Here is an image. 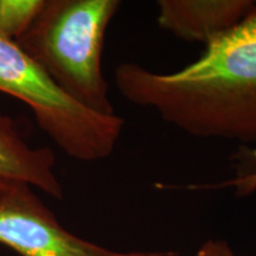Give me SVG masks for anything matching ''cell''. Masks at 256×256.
I'll return each instance as SVG.
<instances>
[{"label": "cell", "instance_id": "obj_1", "mask_svg": "<svg viewBox=\"0 0 256 256\" xmlns=\"http://www.w3.org/2000/svg\"><path fill=\"white\" fill-rule=\"evenodd\" d=\"M130 104L200 139L256 142V2L242 22L174 72L124 62L114 72Z\"/></svg>", "mask_w": 256, "mask_h": 256}, {"label": "cell", "instance_id": "obj_2", "mask_svg": "<svg viewBox=\"0 0 256 256\" xmlns=\"http://www.w3.org/2000/svg\"><path fill=\"white\" fill-rule=\"evenodd\" d=\"M118 0H46L34 23L16 40L43 72L83 107L114 115L102 70L106 32Z\"/></svg>", "mask_w": 256, "mask_h": 256}, {"label": "cell", "instance_id": "obj_3", "mask_svg": "<svg viewBox=\"0 0 256 256\" xmlns=\"http://www.w3.org/2000/svg\"><path fill=\"white\" fill-rule=\"evenodd\" d=\"M0 92L28 106L38 127L70 158L98 162L114 152L124 120L102 115L72 100L16 40L0 36Z\"/></svg>", "mask_w": 256, "mask_h": 256}, {"label": "cell", "instance_id": "obj_4", "mask_svg": "<svg viewBox=\"0 0 256 256\" xmlns=\"http://www.w3.org/2000/svg\"><path fill=\"white\" fill-rule=\"evenodd\" d=\"M0 244L22 256H174V252H115L66 230L28 185L0 194Z\"/></svg>", "mask_w": 256, "mask_h": 256}, {"label": "cell", "instance_id": "obj_5", "mask_svg": "<svg viewBox=\"0 0 256 256\" xmlns=\"http://www.w3.org/2000/svg\"><path fill=\"white\" fill-rule=\"evenodd\" d=\"M156 22L162 30L204 46L235 28L254 6L248 0H160Z\"/></svg>", "mask_w": 256, "mask_h": 256}, {"label": "cell", "instance_id": "obj_6", "mask_svg": "<svg viewBox=\"0 0 256 256\" xmlns=\"http://www.w3.org/2000/svg\"><path fill=\"white\" fill-rule=\"evenodd\" d=\"M55 164L52 150L28 145L12 118L0 113V194L24 184L60 200L63 188Z\"/></svg>", "mask_w": 256, "mask_h": 256}, {"label": "cell", "instance_id": "obj_7", "mask_svg": "<svg viewBox=\"0 0 256 256\" xmlns=\"http://www.w3.org/2000/svg\"><path fill=\"white\" fill-rule=\"evenodd\" d=\"M234 174L230 178L216 183L162 185V188H182V190H223L232 188L236 197H248L256 192V147L241 146L232 156Z\"/></svg>", "mask_w": 256, "mask_h": 256}, {"label": "cell", "instance_id": "obj_8", "mask_svg": "<svg viewBox=\"0 0 256 256\" xmlns=\"http://www.w3.org/2000/svg\"><path fill=\"white\" fill-rule=\"evenodd\" d=\"M46 0H0V36L17 40L34 23Z\"/></svg>", "mask_w": 256, "mask_h": 256}, {"label": "cell", "instance_id": "obj_9", "mask_svg": "<svg viewBox=\"0 0 256 256\" xmlns=\"http://www.w3.org/2000/svg\"><path fill=\"white\" fill-rule=\"evenodd\" d=\"M194 256H236L232 249L222 240H209L198 249Z\"/></svg>", "mask_w": 256, "mask_h": 256}]
</instances>
